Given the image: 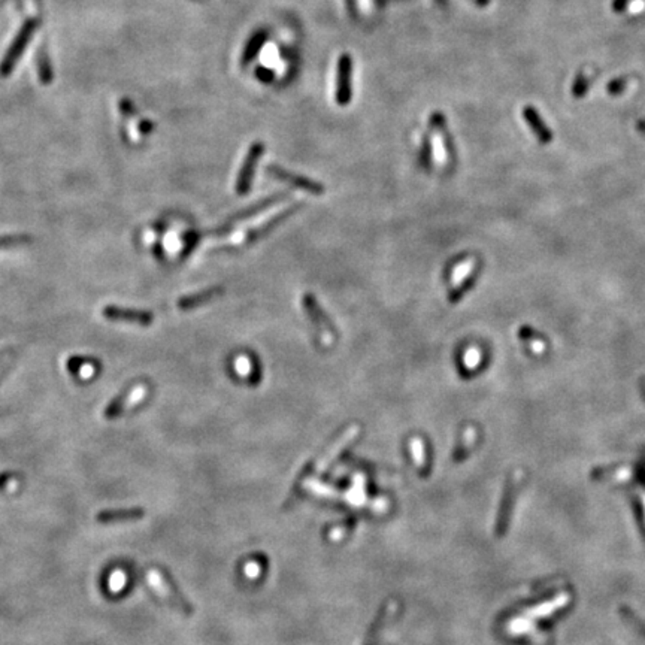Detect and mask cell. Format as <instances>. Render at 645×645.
Returning <instances> with one entry per match:
<instances>
[{"mask_svg": "<svg viewBox=\"0 0 645 645\" xmlns=\"http://www.w3.org/2000/svg\"><path fill=\"white\" fill-rule=\"evenodd\" d=\"M36 29H38L36 21L30 20L23 26V29L18 31V35L15 36L14 42L10 44L9 50L6 51L2 63H0V77H8V75L13 72L17 61L21 57V54L24 52V50L29 45V42H30L31 36H34Z\"/></svg>", "mask_w": 645, "mask_h": 645, "instance_id": "obj_1", "label": "cell"}, {"mask_svg": "<svg viewBox=\"0 0 645 645\" xmlns=\"http://www.w3.org/2000/svg\"><path fill=\"white\" fill-rule=\"evenodd\" d=\"M263 151H265V147L260 142H255L254 145L250 147L249 153H246V157L242 163V169L238 175V181H236V193H238V195H245V193L249 191L251 181H253L254 170L257 166V161H259Z\"/></svg>", "mask_w": 645, "mask_h": 645, "instance_id": "obj_2", "label": "cell"}, {"mask_svg": "<svg viewBox=\"0 0 645 645\" xmlns=\"http://www.w3.org/2000/svg\"><path fill=\"white\" fill-rule=\"evenodd\" d=\"M351 77H353V61L348 54H343L338 61V73H336L335 98H336L338 105H347L351 101Z\"/></svg>", "mask_w": 645, "mask_h": 645, "instance_id": "obj_3", "label": "cell"}, {"mask_svg": "<svg viewBox=\"0 0 645 645\" xmlns=\"http://www.w3.org/2000/svg\"><path fill=\"white\" fill-rule=\"evenodd\" d=\"M430 127H432V154L436 163L443 165L447 161V136H445V120L444 115L433 114L430 118Z\"/></svg>", "mask_w": 645, "mask_h": 645, "instance_id": "obj_4", "label": "cell"}, {"mask_svg": "<svg viewBox=\"0 0 645 645\" xmlns=\"http://www.w3.org/2000/svg\"><path fill=\"white\" fill-rule=\"evenodd\" d=\"M521 115H523L524 123L531 127V131L538 141H540L542 145H548L553 142V138H554L553 131L545 124L541 114L538 112L535 106L526 105L523 108Z\"/></svg>", "mask_w": 645, "mask_h": 645, "instance_id": "obj_5", "label": "cell"}, {"mask_svg": "<svg viewBox=\"0 0 645 645\" xmlns=\"http://www.w3.org/2000/svg\"><path fill=\"white\" fill-rule=\"evenodd\" d=\"M147 579H148V584L151 586V588L161 599L169 600V604L182 609L184 612H190V607L187 605V602L182 600L181 596H178L175 591L172 590L169 583H166V579L158 571H154V569L153 571H149L147 575Z\"/></svg>", "mask_w": 645, "mask_h": 645, "instance_id": "obj_6", "label": "cell"}, {"mask_svg": "<svg viewBox=\"0 0 645 645\" xmlns=\"http://www.w3.org/2000/svg\"><path fill=\"white\" fill-rule=\"evenodd\" d=\"M475 259H466L464 262H460L453 271V275H451V293L448 296L450 302L454 304L461 297L465 292V284L469 279L475 269Z\"/></svg>", "mask_w": 645, "mask_h": 645, "instance_id": "obj_7", "label": "cell"}, {"mask_svg": "<svg viewBox=\"0 0 645 645\" xmlns=\"http://www.w3.org/2000/svg\"><path fill=\"white\" fill-rule=\"evenodd\" d=\"M267 170H269V174L274 175L275 178H278L279 181L288 182V184H292L293 187L300 188V190H305L306 193H311V195L320 196V195H322V193H325V187L317 184V182L311 181L308 178H304V177L295 175V174H292V172H287V170L281 169L279 166H269Z\"/></svg>", "mask_w": 645, "mask_h": 645, "instance_id": "obj_8", "label": "cell"}, {"mask_svg": "<svg viewBox=\"0 0 645 645\" xmlns=\"http://www.w3.org/2000/svg\"><path fill=\"white\" fill-rule=\"evenodd\" d=\"M359 435H360V427H359V426L354 424V426H351L350 429H347V432H343V433L339 436V439L336 440V443L333 444V445L326 451L325 454H322V457H321V460H320V464H318V470H320V472L326 470V469L330 466L332 461L335 460V459L342 453V451L346 450Z\"/></svg>", "mask_w": 645, "mask_h": 645, "instance_id": "obj_9", "label": "cell"}, {"mask_svg": "<svg viewBox=\"0 0 645 645\" xmlns=\"http://www.w3.org/2000/svg\"><path fill=\"white\" fill-rule=\"evenodd\" d=\"M304 306L306 309L309 318L314 321L316 327L320 329L322 341H325L326 343H330L333 341V335H332V329H330V325H329V320L325 316V313H322V311L320 309L318 304L316 302L314 296L306 295L304 297Z\"/></svg>", "mask_w": 645, "mask_h": 645, "instance_id": "obj_10", "label": "cell"}, {"mask_svg": "<svg viewBox=\"0 0 645 645\" xmlns=\"http://www.w3.org/2000/svg\"><path fill=\"white\" fill-rule=\"evenodd\" d=\"M103 316L110 320H127L132 322H138L141 326L151 325L153 314L145 313V311H135V309H124L118 306H106L103 309Z\"/></svg>", "mask_w": 645, "mask_h": 645, "instance_id": "obj_11", "label": "cell"}, {"mask_svg": "<svg viewBox=\"0 0 645 645\" xmlns=\"http://www.w3.org/2000/svg\"><path fill=\"white\" fill-rule=\"evenodd\" d=\"M396 608H397V604L394 600H387L385 602V604L381 607L378 616L375 617L373 623L371 625V628L368 630V637H366V639H364L363 645H372V642L376 639V637H378L380 629L384 626V623L392 617L393 612H396Z\"/></svg>", "mask_w": 645, "mask_h": 645, "instance_id": "obj_12", "label": "cell"}, {"mask_svg": "<svg viewBox=\"0 0 645 645\" xmlns=\"http://www.w3.org/2000/svg\"><path fill=\"white\" fill-rule=\"evenodd\" d=\"M568 600H569V596L568 595H558L556 596L553 600H548V602H544V604L541 605H538V607H533L531 609H528L524 612V617H528V618H541V617H547V616H550L553 614L554 611L557 609H561L562 607H565L568 604Z\"/></svg>", "mask_w": 645, "mask_h": 645, "instance_id": "obj_13", "label": "cell"}, {"mask_svg": "<svg viewBox=\"0 0 645 645\" xmlns=\"http://www.w3.org/2000/svg\"><path fill=\"white\" fill-rule=\"evenodd\" d=\"M220 293H221V288L203 290V292H199V293H195V295H190V296L182 297V299L179 300V302H178V306H179L181 309L196 308V306H200L202 304L209 302L211 299H214L215 296H218Z\"/></svg>", "mask_w": 645, "mask_h": 645, "instance_id": "obj_14", "label": "cell"}, {"mask_svg": "<svg viewBox=\"0 0 645 645\" xmlns=\"http://www.w3.org/2000/svg\"><path fill=\"white\" fill-rule=\"evenodd\" d=\"M590 84H591V80H590L588 75L586 72H583V71L578 72L574 82H572V89H571L572 98L577 99V101L584 99L586 94L590 90Z\"/></svg>", "mask_w": 645, "mask_h": 645, "instance_id": "obj_15", "label": "cell"}, {"mask_svg": "<svg viewBox=\"0 0 645 645\" xmlns=\"http://www.w3.org/2000/svg\"><path fill=\"white\" fill-rule=\"evenodd\" d=\"M475 440H477L475 429L474 427H468L465 435H464V439H461V444L456 450V456H454L456 461L464 460L468 456L469 450L475 445Z\"/></svg>", "mask_w": 645, "mask_h": 645, "instance_id": "obj_16", "label": "cell"}, {"mask_svg": "<svg viewBox=\"0 0 645 645\" xmlns=\"http://www.w3.org/2000/svg\"><path fill=\"white\" fill-rule=\"evenodd\" d=\"M508 630L512 633V635H523V633H526V635H535V632H536L532 625V621L528 617L510 621Z\"/></svg>", "mask_w": 645, "mask_h": 645, "instance_id": "obj_17", "label": "cell"}, {"mask_svg": "<svg viewBox=\"0 0 645 645\" xmlns=\"http://www.w3.org/2000/svg\"><path fill=\"white\" fill-rule=\"evenodd\" d=\"M265 39H266V35L265 34H257L250 42H249V45H246L245 51H244V56H242V63L246 64L249 63L257 52H259V50L263 47L265 44Z\"/></svg>", "mask_w": 645, "mask_h": 645, "instance_id": "obj_18", "label": "cell"}, {"mask_svg": "<svg viewBox=\"0 0 645 645\" xmlns=\"http://www.w3.org/2000/svg\"><path fill=\"white\" fill-rule=\"evenodd\" d=\"M233 368H235V372L238 373L241 378H250V376L254 372L253 362L250 360L249 356H245V354H241V356H238L235 359Z\"/></svg>", "mask_w": 645, "mask_h": 645, "instance_id": "obj_19", "label": "cell"}, {"mask_svg": "<svg viewBox=\"0 0 645 645\" xmlns=\"http://www.w3.org/2000/svg\"><path fill=\"white\" fill-rule=\"evenodd\" d=\"M281 63L279 54L275 45H266L262 52V64L267 69H276L278 64Z\"/></svg>", "mask_w": 645, "mask_h": 645, "instance_id": "obj_20", "label": "cell"}, {"mask_svg": "<svg viewBox=\"0 0 645 645\" xmlns=\"http://www.w3.org/2000/svg\"><path fill=\"white\" fill-rule=\"evenodd\" d=\"M411 453L414 457V461L417 464L418 468H426V451H424V444L420 438H413L411 443Z\"/></svg>", "mask_w": 645, "mask_h": 645, "instance_id": "obj_21", "label": "cell"}, {"mask_svg": "<svg viewBox=\"0 0 645 645\" xmlns=\"http://www.w3.org/2000/svg\"><path fill=\"white\" fill-rule=\"evenodd\" d=\"M628 84H629V77H628V75H623V77H618V78L611 80V81L607 84L605 90H607V93H608L609 96H614V98H616V96L621 94L623 91L626 90Z\"/></svg>", "mask_w": 645, "mask_h": 645, "instance_id": "obj_22", "label": "cell"}, {"mask_svg": "<svg viewBox=\"0 0 645 645\" xmlns=\"http://www.w3.org/2000/svg\"><path fill=\"white\" fill-rule=\"evenodd\" d=\"M481 363V351L477 347H470L466 350L465 356H464V364L465 368L469 371H474L475 368L480 366Z\"/></svg>", "mask_w": 645, "mask_h": 645, "instance_id": "obj_23", "label": "cell"}, {"mask_svg": "<svg viewBox=\"0 0 645 645\" xmlns=\"http://www.w3.org/2000/svg\"><path fill=\"white\" fill-rule=\"evenodd\" d=\"M126 574L123 571H115L110 577V588L111 591H120L126 586Z\"/></svg>", "mask_w": 645, "mask_h": 645, "instance_id": "obj_24", "label": "cell"}, {"mask_svg": "<svg viewBox=\"0 0 645 645\" xmlns=\"http://www.w3.org/2000/svg\"><path fill=\"white\" fill-rule=\"evenodd\" d=\"M635 2V0H612V3H611V9L614 10L616 14H621V13H625V10Z\"/></svg>", "mask_w": 645, "mask_h": 645, "instance_id": "obj_25", "label": "cell"}, {"mask_svg": "<svg viewBox=\"0 0 645 645\" xmlns=\"http://www.w3.org/2000/svg\"><path fill=\"white\" fill-rule=\"evenodd\" d=\"M637 131L639 132L641 136L645 138V118H639V120L637 121Z\"/></svg>", "mask_w": 645, "mask_h": 645, "instance_id": "obj_26", "label": "cell"}, {"mask_svg": "<svg viewBox=\"0 0 645 645\" xmlns=\"http://www.w3.org/2000/svg\"><path fill=\"white\" fill-rule=\"evenodd\" d=\"M357 2L360 3L362 9L364 10V13H368L369 9H372V0H357Z\"/></svg>", "mask_w": 645, "mask_h": 645, "instance_id": "obj_27", "label": "cell"}, {"mask_svg": "<svg viewBox=\"0 0 645 645\" xmlns=\"http://www.w3.org/2000/svg\"><path fill=\"white\" fill-rule=\"evenodd\" d=\"M469 2H470V3H474V5L478 6V8H486V6L490 5L491 0H469Z\"/></svg>", "mask_w": 645, "mask_h": 645, "instance_id": "obj_28", "label": "cell"}, {"mask_svg": "<svg viewBox=\"0 0 645 645\" xmlns=\"http://www.w3.org/2000/svg\"><path fill=\"white\" fill-rule=\"evenodd\" d=\"M642 501H644V505H645V494L642 496Z\"/></svg>", "mask_w": 645, "mask_h": 645, "instance_id": "obj_29", "label": "cell"}]
</instances>
